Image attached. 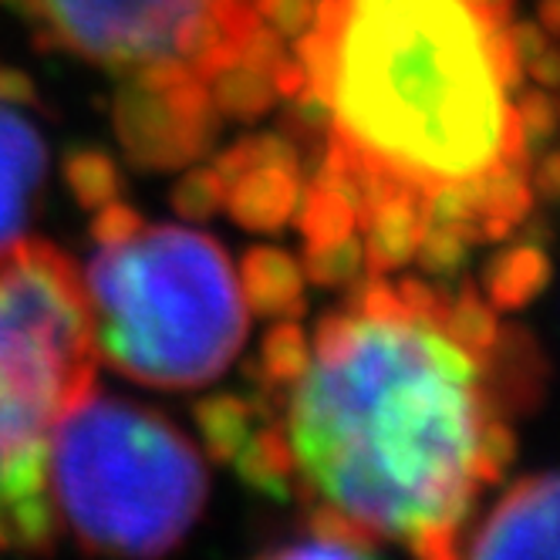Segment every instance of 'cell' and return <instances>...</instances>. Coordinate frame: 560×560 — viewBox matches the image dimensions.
Masks as SVG:
<instances>
[{"label": "cell", "instance_id": "cell-1", "mask_svg": "<svg viewBox=\"0 0 560 560\" xmlns=\"http://www.w3.org/2000/svg\"><path fill=\"white\" fill-rule=\"evenodd\" d=\"M443 307L409 311L372 273L317 325L284 425L307 497L432 560L459 553L476 439L497 412L483 358L446 335Z\"/></svg>", "mask_w": 560, "mask_h": 560}, {"label": "cell", "instance_id": "cell-2", "mask_svg": "<svg viewBox=\"0 0 560 560\" xmlns=\"http://www.w3.org/2000/svg\"><path fill=\"white\" fill-rule=\"evenodd\" d=\"M331 37V139L419 196L527 155L506 92L510 18L472 0H317Z\"/></svg>", "mask_w": 560, "mask_h": 560}, {"label": "cell", "instance_id": "cell-3", "mask_svg": "<svg viewBox=\"0 0 560 560\" xmlns=\"http://www.w3.org/2000/svg\"><path fill=\"white\" fill-rule=\"evenodd\" d=\"M95 365L74 264L45 240L0 250V550L55 547L48 439L58 416L92 388Z\"/></svg>", "mask_w": 560, "mask_h": 560}, {"label": "cell", "instance_id": "cell-4", "mask_svg": "<svg viewBox=\"0 0 560 560\" xmlns=\"http://www.w3.org/2000/svg\"><path fill=\"white\" fill-rule=\"evenodd\" d=\"M82 288L95 354L142 385H207L247 338V304L226 250L186 226L142 223L102 244Z\"/></svg>", "mask_w": 560, "mask_h": 560}, {"label": "cell", "instance_id": "cell-5", "mask_svg": "<svg viewBox=\"0 0 560 560\" xmlns=\"http://www.w3.org/2000/svg\"><path fill=\"white\" fill-rule=\"evenodd\" d=\"M55 513L85 550L170 553L207 503V466L159 412L82 392L48 439Z\"/></svg>", "mask_w": 560, "mask_h": 560}, {"label": "cell", "instance_id": "cell-6", "mask_svg": "<svg viewBox=\"0 0 560 560\" xmlns=\"http://www.w3.org/2000/svg\"><path fill=\"white\" fill-rule=\"evenodd\" d=\"M51 48L118 74L210 78L260 24L254 0H21Z\"/></svg>", "mask_w": 560, "mask_h": 560}, {"label": "cell", "instance_id": "cell-7", "mask_svg": "<svg viewBox=\"0 0 560 560\" xmlns=\"http://www.w3.org/2000/svg\"><path fill=\"white\" fill-rule=\"evenodd\" d=\"M115 126L132 163L170 170L199 159L217 136L210 82L183 78H129L118 95Z\"/></svg>", "mask_w": 560, "mask_h": 560}, {"label": "cell", "instance_id": "cell-8", "mask_svg": "<svg viewBox=\"0 0 560 560\" xmlns=\"http://www.w3.org/2000/svg\"><path fill=\"white\" fill-rule=\"evenodd\" d=\"M469 557H557V476H527L476 530Z\"/></svg>", "mask_w": 560, "mask_h": 560}, {"label": "cell", "instance_id": "cell-9", "mask_svg": "<svg viewBox=\"0 0 560 560\" xmlns=\"http://www.w3.org/2000/svg\"><path fill=\"white\" fill-rule=\"evenodd\" d=\"M45 163L48 152L42 136L27 118L0 102V250L21 240L45 179Z\"/></svg>", "mask_w": 560, "mask_h": 560}, {"label": "cell", "instance_id": "cell-10", "mask_svg": "<svg viewBox=\"0 0 560 560\" xmlns=\"http://www.w3.org/2000/svg\"><path fill=\"white\" fill-rule=\"evenodd\" d=\"M240 294L244 304L277 322H298L307 311L304 273L298 260L277 247H254L240 260Z\"/></svg>", "mask_w": 560, "mask_h": 560}, {"label": "cell", "instance_id": "cell-11", "mask_svg": "<svg viewBox=\"0 0 560 560\" xmlns=\"http://www.w3.org/2000/svg\"><path fill=\"white\" fill-rule=\"evenodd\" d=\"M298 170L254 166L226 186V210L247 230H280L298 210Z\"/></svg>", "mask_w": 560, "mask_h": 560}, {"label": "cell", "instance_id": "cell-12", "mask_svg": "<svg viewBox=\"0 0 560 560\" xmlns=\"http://www.w3.org/2000/svg\"><path fill=\"white\" fill-rule=\"evenodd\" d=\"M419 199H422L419 192H398L358 223L365 230L362 250H365L372 273L398 270L416 257L419 236H422Z\"/></svg>", "mask_w": 560, "mask_h": 560}, {"label": "cell", "instance_id": "cell-13", "mask_svg": "<svg viewBox=\"0 0 560 560\" xmlns=\"http://www.w3.org/2000/svg\"><path fill=\"white\" fill-rule=\"evenodd\" d=\"M247 487L257 493H267L273 500L291 497V476H294V453L288 443L284 425H264L260 432H250L247 443L230 459Z\"/></svg>", "mask_w": 560, "mask_h": 560}, {"label": "cell", "instance_id": "cell-14", "mask_svg": "<svg viewBox=\"0 0 560 560\" xmlns=\"http://www.w3.org/2000/svg\"><path fill=\"white\" fill-rule=\"evenodd\" d=\"M270 553L288 560L291 557H372L378 553V540L341 510L328 503H314L307 516V540L284 544Z\"/></svg>", "mask_w": 560, "mask_h": 560}, {"label": "cell", "instance_id": "cell-15", "mask_svg": "<svg viewBox=\"0 0 560 560\" xmlns=\"http://www.w3.org/2000/svg\"><path fill=\"white\" fill-rule=\"evenodd\" d=\"M487 291L490 301L503 311H516L530 304L550 280V260L540 247H513L506 254H500L490 267H487Z\"/></svg>", "mask_w": 560, "mask_h": 560}, {"label": "cell", "instance_id": "cell-16", "mask_svg": "<svg viewBox=\"0 0 560 560\" xmlns=\"http://www.w3.org/2000/svg\"><path fill=\"white\" fill-rule=\"evenodd\" d=\"M192 419L199 432H203L210 456L217 463H230L250 435L254 406H247L244 398H236V395H213V398H203V402H196Z\"/></svg>", "mask_w": 560, "mask_h": 560}, {"label": "cell", "instance_id": "cell-17", "mask_svg": "<svg viewBox=\"0 0 560 560\" xmlns=\"http://www.w3.org/2000/svg\"><path fill=\"white\" fill-rule=\"evenodd\" d=\"M210 98L217 112L236 115V118H257L264 115L277 92H273V78L244 65V61H230L210 78Z\"/></svg>", "mask_w": 560, "mask_h": 560}, {"label": "cell", "instance_id": "cell-18", "mask_svg": "<svg viewBox=\"0 0 560 560\" xmlns=\"http://www.w3.org/2000/svg\"><path fill=\"white\" fill-rule=\"evenodd\" d=\"M298 223L307 244H331V240H341L358 226V213L348 199L314 183L304 189V196H298Z\"/></svg>", "mask_w": 560, "mask_h": 560}, {"label": "cell", "instance_id": "cell-19", "mask_svg": "<svg viewBox=\"0 0 560 560\" xmlns=\"http://www.w3.org/2000/svg\"><path fill=\"white\" fill-rule=\"evenodd\" d=\"M443 328L446 335L469 348L472 354L487 358L500 338V325H497V314L479 301V294L472 291V284H466L459 291V298H446V307H443Z\"/></svg>", "mask_w": 560, "mask_h": 560}, {"label": "cell", "instance_id": "cell-20", "mask_svg": "<svg viewBox=\"0 0 560 560\" xmlns=\"http://www.w3.org/2000/svg\"><path fill=\"white\" fill-rule=\"evenodd\" d=\"M65 179L85 210H98L112 203L118 189H122V176H118L115 163L98 149H74L65 159Z\"/></svg>", "mask_w": 560, "mask_h": 560}, {"label": "cell", "instance_id": "cell-21", "mask_svg": "<svg viewBox=\"0 0 560 560\" xmlns=\"http://www.w3.org/2000/svg\"><path fill=\"white\" fill-rule=\"evenodd\" d=\"M365 250L358 236H341L331 244H307L304 250V273L322 288H345L362 273Z\"/></svg>", "mask_w": 560, "mask_h": 560}, {"label": "cell", "instance_id": "cell-22", "mask_svg": "<svg viewBox=\"0 0 560 560\" xmlns=\"http://www.w3.org/2000/svg\"><path fill=\"white\" fill-rule=\"evenodd\" d=\"M260 358H264V378L267 382H273V385H291L307 369L311 348H307L304 331L294 322H277L267 331V338H264Z\"/></svg>", "mask_w": 560, "mask_h": 560}, {"label": "cell", "instance_id": "cell-23", "mask_svg": "<svg viewBox=\"0 0 560 560\" xmlns=\"http://www.w3.org/2000/svg\"><path fill=\"white\" fill-rule=\"evenodd\" d=\"M226 199V183L217 170H192L173 189V210L186 220H210Z\"/></svg>", "mask_w": 560, "mask_h": 560}, {"label": "cell", "instance_id": "cell-24", "mask_svg": "<svg viewBox=\"0 0 560 560\" xmlns=\"http://www.w3.org/2000/svg\"><path fill=\"white\" fill-rule=\"evenodd\" d=\"M516 456V435L513 429L490 416L483 422V429H479V439H476V479L479 483H500V479L506 476L510 463Z\"/></svg>", "mask_w": 560, "mask_h": 560}, {"label": "cell", "instance_id": "cell-25", "mask_svg": "<svg viewBox=\"0 0 560 560\" xmlns=\"http://www.w3.org/2000/svg\"><path fill=\"white\" fill-rule=\"evenodd\" d=\"M466 240L456 233V230H443V226H432V230H422L419 236V247H416V257L422 264L425 273H435V277H453L463 264H466Z\"/></svg>", "mask_w": 560, "mask_h": 560}, {"label": "cell", "instance_id": "cell-26", "mask_svg": "<svg viewBox=\"0 0 560 560\" xmlns=\"http://www.w3.org/2000/svg\"><path fill=\"white\" fill-rule=\"evenodd\" d=\"M317 0H254L257 18L280 37H298L311 27Z\"/></svg>", "mask_w": 560, "mask_h": 560}, {"label": "cell", "instance_id": "cell-27", "mask_svg": "<svg viewBox=\"0 0 560 560\" xmlns=\"http://www.w3.org/2000/svg\"><path fill=\"white\" fill-rule=\"evenodd\" d=\"M516 115H520V129H524L527 152H530V145L547 142L557 129V105L547 92H530L524 102H520Z\"/></svg>", "mask_w": 560, "mask_h": 560}, {"label": "cell", "instance_id": "cell-28", "mask_svg": "<svg viewBox=\"0 0 560 560\" xmlns=\"http://www.w3.org/2000/svg\"><path fill=\"white\" fill-rule=\"evenodd\" d=\"M142 217L132 210V207H122V203H105L95 210V220H92V236H95V244H118V240H126L132 236L136 230H142Z\"/></svg>", "mask_w": 560, "mask_h": 560}, {"label": "cell", "instance_id": "cell-29", "mask_svg": "<svg viewBox=\"0 0 560 560\" xmlns=\"http://www.w3.org/2000/svg\"><path fill=\"white\" fill-rule=\"evenodd\" d=\"M0 102L4 105H31V102H37V89L24 71L0 65Z\"/></svg>", "mask_w": 560, "mask_h": 560}, {"label": "cell", "instance_id": "cell-30", "mask_svg": "<svg viewBox=\"0 0 560 560\" xmlns=\"http://www.w3.org/2000/svg\"><path fill=\"white\" fill-rule=\"evenodd\" d=\"M510 45H513L516 58H520V61H527V65H530L537 55H544V51L550 48L547 34H544L537 24H510Z\"/></svg>", "mask_w": 560, "mask_h": 560}, {"label": "cell", "instance_id": "cell-31", "mask_svg": "<svg viewBox=\"0 0 560 560\" xmlns=\"http://www.w3.org/2000/svg\"><path fill=\"white\" fill-rule=\"evenodd\" d=\"M273 92L277 95H284V98H294L298 92H304L307 89V71L301 68V61L298 58H280V65L273 68Z\"/></svg>", "mask_w": 560, "mask_h": 560}, {"label": "cell", "instance_id": "cell-32", "mask_svg": "<svg viewBox=\"0 0 560 560\" xmlns=\"http://www.w3.org/2000/svg\"><path fill=\"white\" fill-rule=\"evenodd\" d=\"M557 173H560V155L557 152H547L534 166V186H537V192L547 199V203H553V199H557V183H560Z\"/></svg>", "mask_w": 560, "mask_h": 560}, {"label": "cell", "instance_id": "cell-33", "mask_svg": "<svg viewBox=\"0 0 560 560\" xmlns=\"http://www.w3.org/2000/svg\"><path fill=\"white\" fill-rule=\"evenodd\" d=\"M530 68H534V78L544 85V89H553L557 85V51L553 48H547L544 55H537L534 61H530Z\"/></svg>", "mask_w": 560, "mask_h": 560}, {"label": "cell", "instance_id": "cell-34", "mask_svg": "<svg viewBox=\"0 0 560 560\" xmlns=\"http://www.w3.org/2000/svg\"><path fill=\"white\" fill-rule=\"evenodd\" d=\"M560 0H540V21H544V31L547 34H557L560 27V11H557Z\"/></svg>", "mask_w": 560, "mask_h": 560}]
</instances>
